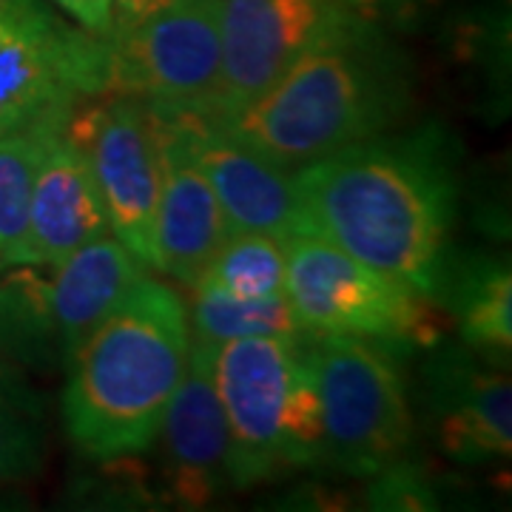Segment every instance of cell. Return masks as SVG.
Segmentation results:
<instances>
[{
	"mask_svg": "<svg viewBox=\"0 0 512 512\" xmlns=\"http://www.w3.org/2000/svg\"><path fill=\"white\" fill-rule=\"evenodd\" d=\"M305 234L436 299L456 185L430 146L367 140L293 171Z\"/></svg>",
	"mask_w": 512,
	"mask_h": 512,
	"instance_id": "cell-1",
	"label": "cell"
},
{
	"mask_svg": "<svg viewBox=\"0 0 512 512\" xmlns=\"http://www.w3.org/2000/svg\"><path fill=\"white\" fill-rule=\"evenodd\" d=\"M407 103L402 52L373 18L336 3L291 69L225 126L274 165L299 171L382 137Z\"/></svg>",
	"mask_w": 512,
	"mask_h": 512,
	"instance_id": "cell-2",
	"label": "cell"
},
{
	"mask_svg": "<svg viewBox=\"0 0 512 512\" xmlns=\"http://www.w3.org/2000/svg\"><path fill=\"white\" fill-rule=\"evenodd\" d=\"M191 353L183 296L143 276L69 359L63 424L92 461L146 453Z\"/></svg>",
	"mask_w": 512,
	"mask_h": 512,
	"instance_id": "cell-3",
	"label": "cell"
},
{
	"mask_svg": "<svg viewBox=\"0 0 512 512\" xmlns=\"http://www.w3.org/2000/svg\"><path fill=\"white\" fill-rule=\"evenodd\" d=\"M305 342L242 336L214 348V382L231 439L234 487H251L322 461V407Z\"/></svg>",
	"mask_w": 512,
	"mask_h": 512,
	"instance_id": "cell-4",
	"label": "cell"
},
{
	"mask_svg": "<svg viewBox=\"0 0 512 512\" xmlns=\"http://www.w3.org/2000/svg\"><path fill=\"white\" fill-rule=\"evenodd\" d=\"M106 83L109 37L69 26L46 0H0V137L66 126Z\"/></svg>",
	"mask_w": 512,
	"mask_h": 512,
	"instance_id": "cell-5",
	"label": "cell"
},
{
	"mask_svg": "<svg viewBox=\"0 0 512 512\" xmlns=\"http://www.w3.org/2000/svg\"><path fill=\"white\" fill-rule=\"evenodd\" d=\"M305 350L322 407V461L359 478L402 461L413 421L402 373L384 345L328 333L311 336Z\"/></svg>",
	"mask_w": 512,
	"mask_h": 512,
	"instance_id": "cell-6",
	"label": "cell"
},
{
	"mask_svg": "<svg viewBox=\"0 0 512 512\" xmlns=\"http://www.w3.org/2000/svg\"><path fill=\"white\" fill-rule=\"evenodd\" d=\"M285 296L313 336H356L379 345H433V299L313 234L285 239Z\"/></svg>",
	"mask_w": 512,
	"mask_h": 512,
	"instance_id": "cell-7",
	"label": "cell"
},
{
	"mask_svg": "<svg viewBox=\"0 0 512 512\" xmlns=\"http://www.w3.org/2000/svg\"><path fill=\"white\" fill-rule=\"evenodd\" d=\"M106 92L220 120V0H171L109 35Z\"/></svg>",
	"mask_w": 512,
	"mask_h": 512,
	"instance_id": "cell-8",
	"label": "cell"
},
{
	"mask_svg": "<svg viewBox=\"0 0 512 512\" xmlns=\"http://www.w3.org/2000/svg\"><path fill=\"white\" fill-rule=\"evenodd\" d=\"M66 131L89 157L109 231L151 268L160 197V137L154 111L126 94L103 92L69 114Z\"/></svg>",
	"mask_w": 512,
	"mask_h": 512,
	"instance_id": "cell-9",
	"label": "cell"
},
{
	"mask_svg": "<svg viewBox=\"0 0 512 512\" xmlns=\"http://www.w3.org/2000/svg\"><path fill=\"white\" fill-rule=\"evenodd\" d=\"M339 0H220V123L274 86L322 29Z\"/></svg>",
	"mask_w": 512,
	"mask_h": 512,
	"instance_id": "cell-10",
	"label": "cell"
},
{
	"mask_svg": "<svg viewBox=\"0 0 512 512\" xmlns=\"http://www.w3.org/2000/svg\"><path fill=\"white\" fill-rule=\"evenodd\" d=\"M174 114V111H168ZM185 143L208 177L231 231L291 239L305 234L293 171L274 165L231 128L205 114H174Z\"/></svg>",
	"mask_w": 512,
	"mask_h": 512,
	"instance_id": "cell-11",
	"label": "cell"
},
{
	"mask_svg": "<svg viewBox=\"0 0 512 512\" xmlns=\"http://www.w3.org/2000/svg\"><path fill=\"white\" fill-rule=\"evenodd\" d=\"M154 123L160 137V197L154 214L151 268L194 285L211 268L225 239L231 237V225L185 143L177 117L168 111H154Z\"/></svg>",
	"mask_w": 512,
	"mask_h": 512,
	"instance_id": "cell-12",
	"label": "cell"
},
{
	"mask_svg": "<svg viewBox=\"0 0 512 512\" xmlns=\"http://www.w3.org/2000/svg\"><path fill=\"white\" fill-rule=\"evenodd\" d=\"M103 234H109V217L86 151L66 126L46 128L26 234L6 265L49 268Z\"/></svg>",
	"mask_w": 512,
	"mask_h": 512,
	"instance_id": "cell-13",
	"label": "cell"
},
{
	"mask_svg": "<svg viewBox=\"0 0 512 512\" xmlns=\"http://www.w3.org/2000/svg\"><path fill=\"white\" fill-rule=\"evenodd\" d=\"M157 436L163 439L168 487L183 507H202L231 487V439L214 382V345L191 342Z\"/></svg>",
	"mask_w": 512,
	"mask_h": 512,
	"instance_id": "cell-14",
	"label": "cell"
},
{
	"mask_svg": "<svg viewBox=\"0 0 512 512\" xmlns=\"http://www.w3.org/2000/svg\"><path fill=\"white\" fill-rule=\"evenodd\" d=\"M436 390L439 441L447 456L470 464L510 456L512 387L507 373L444 362Z\"/></svg>",
	"mask_w": 512,
	"mask_h": 512,
	"instance_id": "cell-15",
	"label": "cell"
},
{
	"mask_svg": "<svg viewBox=\"0 0 512 512\" xmlns=\"http://www.w3.org/2000/svg\"><path fill=\"white\" fill-rule=\"evenodd\" d=\"M191 342L200 345H222L242 336H288V339H311L313 333L302 328L296 319L288 296L271 299H237L220 291L208 279L191 285Z\"/></svg>",
	"mask_w": 512,
	"mask_h": 512,
	"instance_id": "cell-16",
	"label": "cell"
},
{
	"mask_svg": "<svg viewBox=\"0 0 512 512\" xmlns=\"http://www.w3.org/2000/svg\"><path fill=\"white\" fill-rule=\"evenodd\" d=\"M43 456V402L15 367L0 365V487L35 476Z\"/></svg>",
	"mask_w": 512,
	"mask_h": 512,
	"instance_id": "cell-17",
	"label": "cell"
},
{
	"mask_svg": "<svg viewBox=\"0 0 512 512\" xmlns=\"http://www.w3.org/2000/svg\"><path fill=\"white\" fill-rule=\"evenodd\" d=\"M202 279L237 299H271L285 293V239L231 231Z\"/></svg>",
	"mask_w": 512,
	"mask_h": 512,
	"instance_id": "cell-18",
	"label": "cell"
},
{
	"mask_svg": "<svg viewBox=\"0 0 512 512\" xmlns=\"http://www.w3.org/2000/svg\"><path fill=\"white\" fill-rule=\"evenodd\" d=\"M458 328L464 342L484 353L512 348V276L507 265L478 268L458 291Z\"/></svg>",
	"mask_w": 512,
	"mask_h": 512,
	"instance_id": "cell-19",
	"label": "cell"
},
{
	"mask_svg": "<svg viewBox=\"0 0 512 512\" xmlns=\"http://www.w3.org/2000/svg\"><path fill=\"white\" fill-rule=\"evenodd\" d=\"M43 134L46 128L0 137V262L3 268L26 234L32 185H35V171L40 163V151H43Z\"/></svg>",
	"mask_w": 512,
	"mask_h": 512,
	"instance_id": "cell-20",
	"label": "cell"
},
{
	"mask_svg": "<svg viewBox=\"0 0 512 512\" xmlns=\"http://www.w3.org/2000/svg\"><path fill=\"white\" fill-rule=\"evenodd\" d=\"M370 507L379 510H430L436 507V495L427 487L419 470L396 461L387 470L373 476L370 487Z\"/></svg>",
	"mask_w": 512,
	"mask_h": 512,
	"instance_id": "cell-21",
	"label": "cell"
},
{
	"mask_svg": "<svg viewBox=\"0 0 512 512\" xmlns=\"http://www.w3.org/2000/svg\"><path fill=\"white\" fill-rule=\"evenodd\" d=\"M57 6L74 18V23L97 37H109L114 29V0H55Z\"/></svg>",
	"mask_w": 512,
	"mask_h": 512,
	"instance_id": "cell-22",
	"label": "cell"
},
{
	"mask_svg": "<svg viewBox=\"0 0 512 512\" xmlns=\"http://www.w3.org/2000/svg\"><path fill=\"white\" fill-rule=\"evenodd\" d=\"M165 3H171V0H114V9H117L114 26H126V23L146 18V15L157 12Z\"/></svg>",
	"mask_w": 512,
	"mask_h": 512,
	"instance_id": "cell-23",
	"label": "cell"
},
{
	"mask_svg": "<svg viewBox=\"0 0 512 512\" xmlns=\"http://www.w3.org/2000/svg\"><path fill=\"white\" fill-rule=\"evenodd\" d=\"M342 6H348L353 12L365 15V18H382L387 12L399 9V6H407L410 0H339Z\"/></svg>",
	"mask_w": 512,
	"mask_h": 512,
	"instance_id": "cell-24",
	"label": "cell"
},
{
	"mask_svg": "<svg viewBox=\"0 0 512 512\" xmlns=\"http://www.w3.org/2000/svg\"><path fill=\"white\" fill-rule=\"evenodd\" d=\"M0 268H3V262H0Z\"/></svg>",
	"mask_w": 512,
	"mask_h": 512,
	"instance_id": "cell-25",
	"label": "cell"
}]
</instances>
